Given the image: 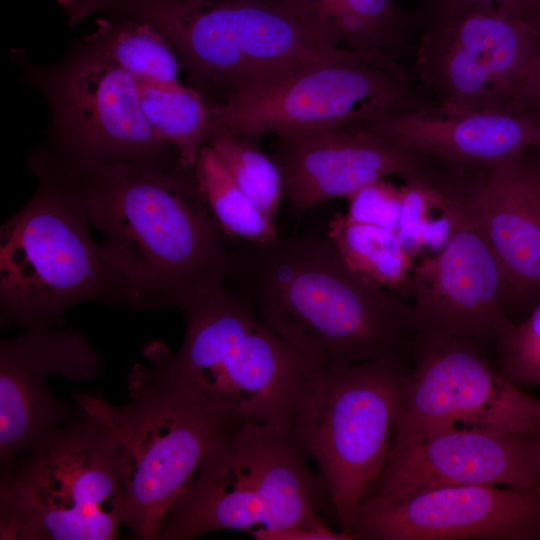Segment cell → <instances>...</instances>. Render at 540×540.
I'll use <instances>...</instances> for the list:
<instances>
[{
  "label": "cell",
  "instance_id": "6da1fadb",
  "mask_svg": "<svg viewBox=\"0 0 540 540\" xmlns=\"http://www.w3.org/2000/svg\"><path fill=\"white\" fill-rule=\"evenodd\" d=\"M28 158L65 185L101 232V247L127 287L131 308L176 306L224 282L231 240L206 204L194 167L78 162L44 145Z\"/></svg>",
  "mask_w": 540,
  "mask_h": 540
},
{
  "label": "cell",
  "instance_id": "7a4b0ae2",
  "mask_svg": "<svg viewBox=\"0 0 540 540\" xmlns=\"http://www.w3.org/2000/svg\"><path fill=\"white\" fill-rule=\"evenodd\" d=\"M223 283L319 366L411 358L419 332L411 302L354 272L317 232L232 239Z\"/></svg>",
  "mask_w": 540,
  "mask_h": 540
},
{
  "label": "cell",
  "instance_id": "3957f363",
  "mask_svg": "<svg viewBox=\"0 0 540 540\" xmlns=\"http://www.w3.org/2000/svg\"><path fill=\"white\" fill-rule=\"evenodd\" d=\"M145 22L177 54L210 108L260 94L315 65L366 56L330 37L311 0H88Z\"/></svg>",
  "mask_w": 540,
  "mask_h": 540
},
{
  "label": "cell",
  "instance_id": "277c9868",
  "mask_svg": "<svg viewBox=\"0 0 540 540\" xmlns=\"http://www.w3.org/2000/svg\"><path fill=\"white\" fill-rule=\"evenodd\" d=\"M184 339L173 352L159 341L142 348L128 391L168 389L194 396L240 420L289 426L308 377L319 367L220 283L181 299Z\"/></svg>",
  "mask_w": 540,
  "mask_h": 540
},
{
  "label": "cell",
  "instance_id": "5b68a950",
  "mask_svg": "<svg viewBox=\"0 0 540 540\" xmlns=\"http://www.w3.org/2000/svg\"><path fill=\"white\" fill-rule=\"evenodd\" d=\"M324 498L325 485L289 426L244 420L206 455L169 509L159 539L316 528L325 525Z\"/></svg>",
  "mask_w": 540,
  "mask_h": 540
},
{
  "label": "cell",
  "instance_id": "8992f818",
  "mask_svg": "<svg viewBox=\"0 0 540 540\" xmlns=\"http://www.w3.org/2000/svg\"><path fill=\"white\" fill-rule=\"evenodd\" d=\"M37 189L0 229V320L29 331L62 329L63 315L87 301L130 307L127 287L89 232L65 185L29 160Z\"/></svg>",
  "mask_w": 540,
  "mask_h": 540
},
{
  "label": "cell",
  "instance_id": "52a82bcc",
  "mask_svg": "<svg viewBox=\"0 0 540 540\" xmlns=\"http://www.w3.org/2000/svg\"><path fill=\"white\" fill-rule=\"evenodd\" d=\"M124 509L114 439L78 405L1 465V540H112Z\"/></svg>",
  "mask_w": 540,
  "mask_h": 540
},
{
  "label": "cell",
  "instance_id": "ba28073f",
  "mask_svg": "<svg viewBox=\"0 0 540 540\" xmlns=\"http://www.w3.org/2000/svg\"><path fill=\"white\" fill-rule=\"evenodd\" d=\"M406 358L319 366L296 400L289 429L317 464L342 529L378 483L391 450Z\"/></svg>",
  "mask_w": 540,
  "mask_h": 540
},
{
  "label": "cell",
  "instance_id": "9c48e42d",
  "mask_svg": "<svg viewBox=\"0 0 540 540\" xmlns=\"http://www.w3.org/2000/svg\"><path fill=\"white\" fill-rule=\"evenodd\" d=\"M129 395L132 401L121 406L99 395L73 397L114 439L125 497L123 525L136 539L158 540L169 509L206 455L243 420L179 391Z\"/></svg>",
  "mask_w": 540,
  "mask_h": 540
},
{
  "label": "cell",
  "instance_id": "30bf717a",
  "mask_svg": "<svg viewBox=\"0 0 540 540\" xmlns=\"http://www.w3.org/2000/svg\"><path fill=\"white\" fill-rule=\"evenodd\" d=\"M17 60L47 102L50 123L44 146L55 156L155 167L182 163L148 124L135 79L118 65L82 43L52 66H36L19 55Z\"/></svg>",
  "mask_w": 540,
  "mask_h": 540
},
{
  "label": "cell",
  "instance_id": "8fae6325",
  "mask_svg": "<svg viewBox=\"0 0 540 540\" xmlns=\"http://www.w3.org/2000/svg\"><path fill=\"white\" fill-rule=\"evenodd\" d=\"M434 105L399 61H334L310 67L260 94L211 108L208 141L221 134L256 139L346 126Z\"/></svg>",
  "mask_w": 540,
  "mask_h": 540
},
{
  "label": "cell",
  "instance_id": "7c38bea8",
  "mask_svg": "<svg viewBox=\"0 0 540 540\" xmlns=\"http://www.w3.org/2000/svg\"><path fill=\"white\" fill-rule=\"evenodd\" d=\"M413 75L438 107L454 111L525 109L521 89L540 55L526 20L468 9L417 22Z\"/></svg>",
  "mask_w": 540,
  "mask_h": 540
},
{
  "label": "cell",
  "instance_id": "4fadbf2b",
  "mask_svg": "<svg viewBox=\"0 0 540 540\" xmlns=\"http://www.w3.org/2000/svg\"><path fill=\"white\" fill-rule=\"evenodd\" d=\"M400 392L394 437L451 428L540 435V399L526 393L479 349L478 342L419 331Z\"/></svg>",
  "mask_w": 540,
  "mask_h": 540
},
{
  "label": "cell",
  "instance_id": "5bb4252c",
  "mask_svg": "<svg viewBox=\"0 0 540 540\" xmlns=\"http://www.w3.org/2000/svg\"><path fill=\"white\" fill-rule=\"evenodd\" d=\"M446 170L431 184L449 221L444 245L412 270L411 293L419 331L497 341L515 324L504 309V278L481 229Z\"/></svg>",
  "mask_w": 540,
  "mask_h": 540
},
{
  "label": "cell",
  "instance_id": "9a60e30c",
  "mask_svg": "<svg viewBox=\"0 0 540 540\" xmlns=\"http://www.w3.org/2000/svg\"><path fill=\"white\" fill-rule=\"evenodd\" d=\"M448 176L501 269L507 315L529 313L540 300V149L484 165L450 162Z\"/></svg>",
  "mask_w": 540,
  "mask_h": 540
},
{
  "label": "cell",
  "instance_id": "2e32d148",
  "mask_svg": "<svg viewBox=\"0 0 540 540\" xmlns=\"http://www.w3.org/2000/svg\"><path fill=\"white\" fill-rule=\"evenodd\" d=\"M351 531L368 540H540V489L464 485L372 496Z\"/></svg>",
  "mask_w": 540,
  "mask_h": 540
},
{
  "label": "cell",
  "instance_id": "e0dca14e",
  "mask_svg": "<svg viewBox=\"0 0 540 540\" xmlns=\"http://www.w3.org/2000/svg\"><path fill=\"white\" fill-rule=\"evenodd\" d=\"M464 485L540 489V435L451 428L394 437L384 471L369 497L392 499Z\"/></svg>",
  "mask_w": 540,
  "mask_h": 540
},
{
  "label": "cell",
  "instance_id": "ac0fdd59",
  "mask_svg": "<svg viewBox=\"0 0 540 540\" xmlns=\"http://www.w3.org/2000/svg\"><path fill=\"white\" fill-rule=\"evenodd\" d=\"M274 160L289 209L297 218L321 204L390 175L428 171L438 157L370 130L332 127L278 135Z\"/></svg>",
  "mask_w": 540,
  "mask_h": 540
},
{
  "label": "cell",
  "instance_id": "d6986e66",
  "mask_svg": "<svg viewBox=\"0 0 540 540\" xmlns=\"http://www.w3.org/2000/svg\"><path fill=\"white\" fill-rule=\"evenodd\" d=\"M99 352L79 331H29L0 342V461L9 462L30 443L74 417L77 408L55 397L49 374L73 381L97 376Z\"/></svg>",
  "mask_w": 540,
  "mask_h": 540
},
{
  "label": "cell",
  "instance_id": "ffe728a7",
  "mask_svg": "<svg viewBox=\"0 0 540 540\" xmlns=\"http://www.w3.org/2000/svg\"><path fill=\"white\" fill-rule=\"evenodd\" d=\"M443 160L466 166L540 149V112L454 111L437 105L353 123Z\"/></svg>",
  "mask_w": 540,
  "mask_h": 540
},
{
  "label": "cell",
  "instance_id": "44dd1931",
  "mask_svg": "<svg viewBox=\"0 0 540 540\" xmlns=\"http://www.w3.org/2000/svg\"><path fill=\"white\" fill-rule=\"evenodd\" d=\"M336 45L386 60H397L413 44V12L395 0H311Z\"/></svg>",
  "mask_w": 540,
  "mask_h": 540
},
{
  "label": "cell",
  "instance_id": "7402d4cb",
  "mask_svg": "<svg viewBox=\"0 0 540 540\" xmlns=\"http://www.w3.org/2000/svg\"><path fill=\"white\" fill-rule=\"evenodd\" d=\"M326 236L354 272L379 287L410 297L413 257L395 231L335 212Z\"/></svg>",
  "mask_w": 540,
  "mask_h": 540
},
{
  "label": "cell",
  "instance_id": "603a6c76",
  "mask_svg": "<svg viewBox=\"0 0 540 540\" xmlns=\"http://www.w3.org/2000/svg\"><path fill=\"white\" fill-rule=\"evenodd\" d=\"M96 24V29L82 41L89 50L118 65L135 81L180 82L179 58L152 26L133 18L111 15L98 19Z\"/></svg>",
  "mask_w": 540,
  "mask_h": 540
},
{
  "label": "cell",
  "instance_id": "cb8c5ba5",
  "mask_svg": "<svg viewBox=\"0 0 540 540\" xmlns=\"http://www.w3.org/2000/svg\"><path fill=\"white\" fill-rule=\"evenodd\" d=\"M142 112L157 136L171 146L182 163L193 168L211 130V108L202 95L180 82L136 81Z\"/></svg>",
  "mask_w": 540,
  "mask_h": 540
},
{
  "label": "cell",
  "instance_id": "d4e9b609",
  "mask_svg": "<svg viewBox=\"0 0 540 540\" xmlns=\"http://www.w3.org/2000/svg\"><path fill=\"white\" fill-rule=\"evenodd\" d=\"M193 169L206 204L230 240L264 242L278 237L275 224L244 194L210 145L201 148Z\"/></svg>",
  "mask_w": 540,
  "mask_h": 540
},
{
  "label": "cell",
  "instance_id": "484cf974",
  "mask_svg": "<svg viewBox=\"0 0 540 540\" xmlns=\"http://www.w3.org/2000/svg\"><path fill=\"white\" fill-rule=\"evenodd\" d=\"M207 144L249 200L275 224L284 191L282 173L274 158L266 155L251 137L221 134Z\"/></svg>",
  "mask_w": 540,
  "mask_h": 540
},
{
  "label": "cell",
  "instance_id": "4316f807",
  "mask_svg": "<svg viewBox=\"0 0 540 540\" xmlns=\"http://www.w3.org/2000/svg\"><path fill=\"white\" fill-rule=\"evenodd\" d=\"M396 233L405 249L414 257L430 250L436 253L449 234V221L438 192L427 173L404 180Z\"/></svg>",
  "mask_w": 540,
  "mask_h": 540
},
{
  "label": "cell",
  "instance_id": "83f0119b",
  "mask_svg": "<svg viewBox=\"0 0 540 540\" xmlns=\"http://www.w3.org/2000/svg\"><path fill=\"white\" fill-rule=\"evenodd\" d=\"M495 345L504 376L520 387L540 386V300Z\"/></svg>",
  "mask_w": 540,
  "mask_h": 540
},
{
  "label": "cell",
  "instance_id": "f1b7e54d",
  "mask_svg": "<svg viewBox=\"0 0 540 540\" xmlns=\"http://www.w3.org/2000/svg\"><path fill=\"white\" fill-rule=\"evenodd\" d=\"M348 217L377 224L396 232L401 207V190L383 180L373 182L345 197Z\"/></svg>",
  "mask_w": 540,
  "mask_h": 540
},
{
  "label": "cell",
  "instance_id": "f546056e",
  "mask_svg": "<svg viewBox=\"0 0 540 540\" xmlns=\"http://www.w3.org/2000/svg\"><path fill=\"white\" fill-rule=\"evenodd\" d=\"M534 0H421L413 11L416 23L468 9H491L525 20Z\"/></svg>",
  "mask_w": 540,
  "mask_h": 540
},
{
  "label": "cell",
  "instance_id": "4dcf8cb0",
  "mask_svg": "<svg viewBox=\"0 0 540 540\" xmlns=\"http://www.w3.org/2000/svg\"><path fill=\"white\" fill-rule=\"evenodd\" d=\"M255 539L259 540H354L356 539L351 530L342 529L340 532L333 531L326 524L310 529H293L282 531H265L255 529L250 532Z\"/></svg>",
  "mask_w": 540,
  "mask_h": 540
},
{
  "label": "cell",
  "instance_id": "1f68e13d",
  "mask_svg": "<svg viewBox=\"0 0 540 540\" xmlns=\"http://www.w3.org/2000/svg\"><path fill=\"white\" fill-rule=\"evenodd\" d=\"M521 101L526 108L540 112V55L526 74L521 89Z\"/></svg>",
  "mask_w": 540,
  "mask_h": 540
},
{
  "label": "cell",
  "instance_id": "d6a6232c",
  "mask_svg": "<svg viewBox=\"0 0 540 540\" xmlns=\"http://www.w3.org/2000/svg\"><path fill=\"white\" fill-rule=\"evenodd\" d=\"M540 34V0H534L525 18Z\"/></svg>",
  "mask_w": 540,
  "mask_h": 540
}]
</instances>
